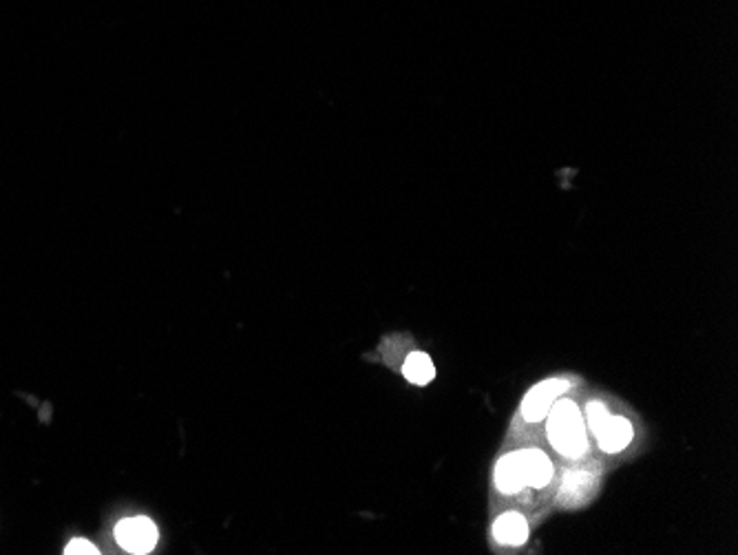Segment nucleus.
<instances>
[{"label":"nucleus","mask_w":738,"mask_h":555,"mask_svg":"<svg viewBox=\"0 0 738 555\" xmlns=\"http://www.w3.org/2000/svg\"><path fill=\"white\" fill-rule=\"evenodd\" d=\"M493 538L504 547H519L528 540V522L522 513L509 512L493 524Z\"/></svg>","instance_id":"nucleus-7"},{"label":"nucleus","mask_w":738,"mask_h":555,"mask_svg":"<svg viewBox=\"0 0 738 555\" xmlns=\"http://www.w3.org/2000/svg\"><path fill=\"white\" fill-rule=\"evenodd\" d=\"M403 374L409 383L427 385L429 381H434V376H435L434 361H431L429 354H425V352H411L403 365Z\"/></svg>","instance_id":"nucleus-9"},{"label":"nucleus","mask_w":738,"mask_h":555,"mask_svg":"<svg viewBox=\"0 0 738 555\" xmlns=\"http://www.w3.org/2000/svg\"><path fill=\"white\" fill-rule=\"evenodd\" d=\"M495 487L502 494H518L527 487L522 467H519L518 452L507 454L504 458H500L498 465H495Z\"/></svg>","instance_id":"nucleus-8"},{"label":"nucleus","mask_w":738,"mask_h":555,"mask_svg":"<svg viewBox=\"0 0 738 555\" xmlns=\"http://www.w3.org/2000/svg\"><path fill=\"white\" fill-rule=\"evenodd\" d=\"M548 440L566 458H579L588 449L584 416L573 400H555L548 411Z\"/></svg>","instance_id":"nucleus-1"},{"label":"nucleus","mask_w":738,"mask_h":555,"mask_svg":"<svg viewBox=\"0 0 738 555\" xmlns=\"http://www.w3.org/2000/svg\"><path fill=\"white\" fill-rule=\"evenodd\" d=\"M519 467H522L524 483L531 487H546L553 480V463L539 449H522L518 452Z\"/></svg>","instance_id":"nucleus-5"},{"label":"nucleus","mask_w":738,"mask_h":555,"mask_svg":"<svg viewBox=\"0 0 738 555\" xmlns=\"http://www.w3.org/2000/svg\"><path fill=\"white\" fill-rule=\"evenodd\" d=\"M586 419H588V428H591L593 432H597L599 425L608 419L606 405L599 403V400H591V403L586 405Z\"/></svg>","instance_id":"nucleus-10"},{"label":"nucleus","mask_w":738,"mask_h":555,"mask_svg":"<svg viewBox=\"0 0 738 555\" xmlns=\"http://www.w3.org/2000/svg\"><path fill=\"white\" fill-rule=\"evenodd\" d=\"M595 436L599 440V447H602L603 452L617 454V452H621V449H626L628 445H631V440H632V436H635V432H632V425L628 423L626 419H621V416L608 414V419L603 420L602 425H599Z\"/></svg>","instance_id":"nucleus-4"},{"label":"nucleus","mask_w":738,"mask_h":555,"mask_svg":"<svg viewBox=\"0 0 738 555\" xmlns=\"http://www.w3.org/2000/svg\"><path fill=\"white\" fill-rule=\"evenodd\" d=\"M64 553H69V555H96L98 553V549H96V544L93 542H89V540H82V538H78V540H71V542L67 544V551Z\"/></svg>","instance_id":"nucleus-11"},{"label":"nucleus","mask_w":738,"mask_h":555,"mask_svg":"<svg viewBox=\"0 0 738 555\" xmlns=\"http://www.w3.org/2000/svg\"><path fill=\"white\" fill-rule=\"evenodd\" d=\"M597 478L588 472H568L564 475L562 489H559V504L564 507H577V504L586 503L591 494L595 492Z\"/></svg>","instance_id":"nucleus-6"},{"label":"nucleus","mask_w":738,"mask_h":555,"mask_svg":"<svg viewBox=\"0 0 738 555\" xmlns=\"http://www.w3.org/2000/svg\"><path fill=\"white\" fill-rule=\"evenodd\" d=\"M157 527L153 520L135 515V518L120 520L116 527L117 544L131 553H148L157 544Z\"/></svg>","instance_id":"nucleus-2"},{"label":"nucleus","mask_w":738,"mask_h":555,"mask_svg":"<svg viewBox=\"0 0 738 555\" xmlns=\"http://www.w3.org/2000/svg\"><path fill=\"white\" fill-rule=\"evenodd\" d=\"M568 390V381L564 379H548L537 383L535 388L527 391L522 400V416L528 423H539L548 416L553 403Z\"/></svg>","instance_id":"nucleus-3"}]
</instances>
